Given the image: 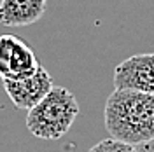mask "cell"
<instances>
[{
    "instance_id": "8992f818",
    "label": "cell",
    "mask_w": 154,
    "mask_h": 152,
    "mask_svg": "<svg viewBox=\"0 0 154 152\" xmlns=\"http://www.w3.org/2000/svg\"><path fill=\"white\" fill-rule=\"evenodd\" d=\"M48 0H0V25L28 26L46 12Z\"/></svg>"
},
{
    "instance_id": "6da1fadb",
    "label": "cell",
    "mask_w": 154,
    "mask_h": 152,
    "mask_svg": "<svg viewBox=\"0 0 154 152\" xmlns=\"http://www.w3.org/2000/svg\"><path fill=\"white\" fill-rule=\"evenodd\" d=\"M105 129L130 145L154 140V95L135 89H114L105 103Z\"/></svg>"
},
{
    "instance_id": "52a82bcc",
    "label": "cell",
    "mask_w": 154,
    "mask_h": 152,
    "mask_svg": "<svg viewBox=\"0 0 154 152\" xmlns=\"http://www.w3.org/2000/svg\"><path fill=\"white\" fill-rule=\"evenodd\" d=\"M88 152H137V149H135V145L125 143L110 136V138H105V140H100Z\"/></svg>"
},
{
    "instance_id": "5b68a950",
    "label": "cell",
    "mask_w": 154,
    "mask_h": 152,
    "mask_svg": "<svg viewBox=\"0 0 154 152\" xmlns=\"http://www.w3.org/2000/svg\"><path fill=\"white\" fill-rule=\"evenodd\" d=\"M5 93L9 95L11 102L21 110H30L53 89V77L46 68L40 67L28 77L16 79V81H2Z\"/></svg>"
},
{
    "instance_id": "3957f363",
    "label": "cell",
    "mask_w": 154,
    "mask_h": 152,
    "mask_svg": "<svg viewBox=\"0 0 154 152\" xmlns=\"http://www.w3.org/2000/svg\"><path fill=\"white\" fill-rule=\"evenodd\" d=\"M42 63L37 59L33 49L19 35H0V79L16 81L32 75Z\"/></svg>"
},
{
    "instance_id": "7a4b0ae2",
    "label": "cell",
    "mask_w": 154,
    "mask_h": 152,
    "mask_svg": "<svg viewBox=\"0 0 154 152\" xmlns=\"http://www.w3.org/2000/svg\"><path fill=\"white\" fill-rule=\"evenodd\" d=\"M77 114L75 95L63 86H53L48 95L28 110L26 128L35 138L58 140L70 131Z\"/></svg>"
},
{
    "instance_id": "ba28073f",
    "label": "cell",
    "mask_w": 154,
    "mask_h": 152,
    "mask_svg": "<svg viewBox=\"0 0 154 152\" xmlns=\"http://www.w3.org/2000/svg\"><path fill=\"white\" fill-rule=\"evenodd\" d=\"M137 152H154V140L152 142H145L140 145H135Z\"/></svg>"
},
{
    "instance_id": "277c9868",
    "label": "cell",
    "mask_w": 154,
    "mask_h": 152,
    "mask_svg": "<svg viewBox=\"0 0 154 152\" xmlns=\"http://www.w3.org/2000/svg\"><path fill=\"white\" fill-rule=\"evenodd\" d=\"M116 89H135L154 95V54H133L114 70Z\"/></svg>"
}]
</instances>
